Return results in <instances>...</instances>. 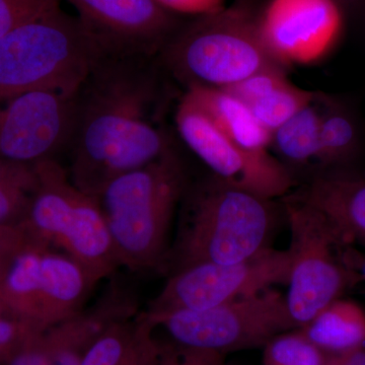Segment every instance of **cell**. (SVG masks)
I'll use <instances>...</instances> for the list:
<instances>
[{"instance_id": "52a82bcc", "label": "cell", "mask_w": 365, "mask_h": 365, "mask_svg": "<svg viewBox=\"0 0 365 365\" xmlns=\"http://www.w3.org/2000/svg\"><path fill=\"white\" fill-rule=\"evenodd\" d=\"M284 211L290 230L288 311L304 328L348 287L360 280L357 260L343 253L351 244L324 213L299 197H288Z\"/></svg>"}, {"instance_id": "7a4b0ae2", "label": "cell", "mask_w": 365, "mask_h": 365, "mask_svg": "<svg viewBox=\"0 0 365 365\" xmlns=\"http://www.w3.org/2000/svg\"><path fill=\"white\" fill-rule=\"evenodd\" d=\"M109 50L60 6L0 38V103L33 91L76 96Z\"/></svg>"}, {"instance_id": "ffe728a7", "label": "cell", "mask_w": 365, "mask_h": 365, "mask_svg": "<svg viewBox=\"0 0 365 365\" xmlns=\"http://www.w3.org/2000/svg\"><path fill=\"white\" fill-rule=\"evenodd\" d=\"M327 354H338L365 346V312L351 300L331 302L300 329Z\"/></svg>"}, {"instance_id": "4fadbf2b", "label": "cell", "mask_w": 365, "mask_h": 365, "mask_svg": "<svg viewBox=\"0 0 365 365\" xmlns=\"http://www.w3.org/2000/svg\"><path fill=\"white\" fill-rule=\"evenodd\" d=\"M110 53L150 55L182 25L157 0H66Z\"/></svg>"}, {"instance_id": "8fae6325", "label": "cell", "mask_w": 365, "mask_h": 365, "mask_svg": "<svg viewBox=\"0 0 365 365\" xmlns=\"http://www.w3.org/2000/svg\"><path fill=\"white\" fill-rule=\"evenodd\" d=\"M184 143L227 184L273 200L292 189V175L268 151L242 148L222 133L188 93L175 115Z\"/></svg>"}, {"instance_id": "9c48e42d", "label": "cell", "mask_w": 365, "mask_h": 365, "mask_svg": "<svg viewBox=\"0 0 365 365\" xmlns=\"http://www.w3.org/2000/svg\"><path fill=\"white\" fill-rule=\"evenodd\" d=\"M173 344L227 354L264 347L280 334L295 330L284 295L273 288L200 311L150 314Z\"/></svg>"}, {"instance_id": "1f68e13d", "label": "cell", "mask_w": 365, "mask_h": 365, "mask_svg": "<svg viewBox=\"0 0 365 365\" xmlns=\"http://www.w3.org/2000/svg\"><path fill=\"white\" fill-rule=\"evenodd\" d=\"M9 307H7L6 304H4V300L0 297V314H4V312L9 311Z\"/></svg>"}, {"instance_id": "4dcf8cb0", "label": "cell", "mask_w": 365, "mask_h": 365, "mask_svg": "<svg viewBox=\"0 0 365 365\" xmlns=\"http://www.w3.org/2000/svg\"><path fill=\"white\" fill-rule=\"evenodd\" d=\"M357 272L360 276V280H364L365 282V258L359 261L356 265Z\"/></svg>"}, {"instance_id": "3957f363", "label": "cell", "mask_w": 365, "mask_h": 365, "mask_svg": "<svg viewBox=\"0 0 365 365\" xmlns=\"http://www.w3.org/2000/svg\"><path fill=\"white\" fill-rule=\"evenodd\" d=\"M275 223L271 199L213 176L197 187L185 202L165 267L172 273L201 262L232 264L248 260L270 248Z\"/></svg>"}, {"instance_id": "44dd1931", "label": "cell", "mask_w": 365, "mask_h": 365, "mask_svg": "<svg viewBox=\"0 0 365 365\" xmlns=\"http://www.w3.org/2000/svg\"><path fill=\"white\" fill-rule=\"evenodd\" d=\"M360 145L356 119L347 107L325 98L322 102L317 162L324 168L339 170L351 162Z\"/></svg>"}, {"instance_id": "cb8c5ba5", "label": "cell", "mask_w": 365, "mask_h": 365, "mask_svg": "<svg viewBox=\"0 0 365 365\" xmlns=\"http://www.w3.org/2000/svg\"><path fill=\"white\" fill-rule=\"evenodd\" d=\"M263 349V365H327L328 361V354L300 329L276 336Z\"/></svg>"}, {"instance_id": "f546056e", "label": "cell", "mask_w": 365, "mask_h": 365, "mask_svg": "<svg viewBox=\"0 0 365 365\" xmlns=\"http://www.w3.org/2000/svg\"><path fill=\"white\" fill-rule=\"evenodd\" d=\"M340 11H357L364 9L365 0H332Z\"/></svg>"}, {"instance_id": "277c9868", "label": "cell", "mask_w": 365, "mask_h": 365, "mask_svg": "<svg viewBox=\"0 0 365 365\" xmlns=\"http://www.w3.org/2000/svg\"><path fill=\"white\" fill-rule=\"evenodd\" d=\"M184 172L172 150L108 182L97 197L121 267H165L170 228L184 194Z\"/></svg>"}, {"instance_id": "5b68a950", "label": "cell", "mask_w": 365, "mask_h": 365, "mask_svg": "<svg viewBox=\"0 0 365 365\" xmlns=\"http://www.w3.org/2000/svg\"><path fill=\"white\" fill-rule=\"evenodd\" d=\"M162 50L187 88H227L266 69L284 68L265 39L260 14L246 1L182 23Z\"/></svg>"}, {"instance_id": "ba28073f", "label": "cell", "mask_w": 365, "mask_h": 365, "mask_svg": "<svg viewBox=\"0 0 365 365\" xmlns=\"http://www.w3.org/2000/svg\"><path fill=\"white\" fill-rule=\"evenodd\" d=\"M21 232L0 280V297L16 316L44 330L83 311L97 284L63 252Z\"/></svg>"}, {"instance_id": "4316f807", "label": "cell", "mask_w": 365, "mask_h": 365, "mask_svg": "<svg viewBox=\"0 0 365 365\" xmlns=\"http://www.w3.org/2000/svg\"><path fill=\"white\" fill-rule=\"evenodd\" d=\"M160 6L176 14H202L215 13L222 9L225 0H157Z\"/></svg>"}, {"instance_id": "603a6c76", "label": "cell", "mask_w": 365, "mask_h": 365, "mask_svg": "<svg viewBox=\"0 0 365 365\" xmlns=\"http://www.w3.org/2000/svg\"><path fill=\"white\" fill-rule=\"evenodd\" d=\"M36 188L34 165L0 158V227H16L24 222Z\"/></svg>"}, {"instance_id": "f1b7e54d", "label": "cell", "mask_w": 365, "mask_h": 365, "mask_svg": "<svg viewBox=\"0 0 365 365\" xmlns=\"http://www.w3.org/2000/svg\"><path fill=\"white\" fill-rule=\"evenodd\" d=\"M327 365H365V346L347 352L328 354Z\"/></svg>"}, {"instance_id": "484cf974", "label": "cell", "mask_w": 365, "mask_h": 365, "mask_svg": "<svg viewBox=\"0 0 365 365\" xmlns=\"http://www.w3.org/2000/svg\"><path fill=\"white\" fill-rule=\"evenodd\" d=\"M225 356L222 353L191 349L170 343L162 344L160 365H227Z\"/></svg>"}, {"instance_id": "7402d4cb", "label": "cell", "mask_w": 365, "mask_h": 365, "mask_svg": "<svg viewBox=\"0 0 365 365\" xmlns=\"http://www.w3.org/2000/svg\"><path fill=\"white\" fill-rule=\"evenodd\" d=\"M322 103L319 97L271 133L270 148L289 165H307L318 157ZM284 165V163H283Z\"/></svg>"}, {"instance_id": "e0dca14e", "label": "cell", "mask_w": 365, "mask_h": 365, "mask_svg": "<svg viewBox=\"0 0 365 365\" xmlns=\"http://www.w3.org/2000/svg\"><path fill=\"white\" fill-rule=\"evenodd\" d=\"M222 90L241 101L271 133L318 97L290 83L284 68L266 69Z\"/></svg>"}, {"instance_id": "d4e9b609", "label": "cell", "mask_w": 365, "mask_h": 365, "mask_svg": "<svg viewBox=\"0 0 365 365\" xmlns=\"http://www.w3.org/2000/svg\"><path fill=\"white\" fill-rule=\"evenodd\" d=\"M61 0H0V38L16 26L60 6Z\"/></svg>"}, {"instance_id": "2e32d148", "label": "cell", "mask_w": 365, "mask_h": 365, "mask_svg": "<svg viewBox=\"0 0 365 365\" xmlns=\"http://www.w3.org/2000/svg\"><path fill=\"white\" fill-rule=\"evenodd\" d=\"M295 196L324 213L351 244H365L364 178L341 170H328Z\"/></svg>"}, {"instance_id": "d6986e66", "label": "cell", "mask_w": 365, "mask_h": 365, "mask_svg": "<svg viewBox=\"0 0 365 365\" xmlns=\"http://www.w3.org/2000/svg\"><path fill=\"white\" fill-rule=\"evenodd\" d=\"M187 93L228 138L247 150L268 151L271 132L241 101L222 88L188 86Z\"/></svg>"}, {"instance_id": "d6a6232c", "label": "cell", "mask_w": 365, "mask_h": 365, "mask_svg": "<svg viewBox=\"0 0 365 365\" xmlns=\"http://www.w3.org/2000/svg\"></svg>"}, {"instance_id": "9a60e30c", "label": "cell", "mask_w": 365, "mask_h": 365, "mask_svg": "<svg viewBox=\"0 0 365 365\" xmlns=\"http://www.w3.org/2000/svg\"><path fill=\"white\" fill-rule=\"evenodd\" d=\"M332 0H273L260 14L265 39L283 66L316 57L337 26Z\"/></svg>"}, {"instance_id": "7c38bea8", "label": "cell", "mask_w": 365, "mask_h": 365, "mask_svg": "<svg viewBox=\"0 0 365 365\" xmlns=\"http://www.w3.org/2000/svg\"><path fill=\"white\" fill-rule=\"evenodd\" d=\"M76 97L33 91L6 102L0 108V158L34 165L68 145Z\"/></svg>"}, {"instance_id": "5bb4252c", "label": "cell", "mask_w": 365, "mask_h": 365, "mask_svg": "<svg viewBox=\"0 0 365 365\" xmlns=\"http://www.w3.org/2000/svg\"><path fill=\"white\" fill-rule=\"evenodd\" d=\"M136 313L134 300L112 287L93 307L41 331L0 365H81L107 327Z\"/></svg>"}, {"instance_id": "6da1fadb", "label": "cell", "mask_w": 365, "mask_h": 365, "mask_svg": "<svg viewBox=\"0 0 365 365\" xmlns=\"http://www.w3.org/2000/svg\"><path fill=\"white\" fill-rule=\"evenodd\" d=\"M146 56L105 55L76 93L68 174L96 198L115 178L170 150L168 137L146 118L155 97Z\"/></svg>"}, {"instance_id": "8992f818", "label": "cell", "mask_w": 365, "mask_h": 365, "mask_svg": "<svg viewBox=\"0 0 365 365\" xmlns=\"http://www.w3.org/2000/svg\"><path fill=\"white\" fill-rule=\"evenodd\" d=\"M37 188L19 227L78 262L98 284L121 267L96 197L73 184L54 158L34 163Z\"/></svg>"}, {"instance_id": "ac0fdd59", "label": "cell", "mask_w": 365, "mask_h": 365, "mask_svg": "<svg viewBox=\"0 0 365 365\" xmlns=\"http://www.w3.org/2000/svg\"><path fill=\"white\" fill-rule=\"evenodd\" d=\"M145 312L114 322L86 351L81 365H160L162 343Z\"/></svg>"}, {"instance_id": "30bf717a", "label": "cell", "mask_w": 365, "mask_h": 365, "mask_svg": "<svg viewBox=\"0 0 365 365\" xmlns=\"http://www.w3.org/2000/svg\"><path fill=\"white\" fill-rule=\"evenodd\" d=\"M289 269L287 250L279 251L271 247L237 263L191 264L170 273L145 312L162 314L210 309L264 292L274 284H287Z\"/></svg>"}, {"instance_id": "83f0119b", "label": "cell", "mask_w": 365, "mask_h": 365, "mask_svg": "<svg viewBox=\"0 0 365 365\" xmlns=\"http://www.w3.org/2000/svg\"><path fill=\"white\" fill-rule=\"evenodd\" d=\"M21 230L16 227H0V279L14 249L21 239Z\"/></svg>"}]
</instances>
